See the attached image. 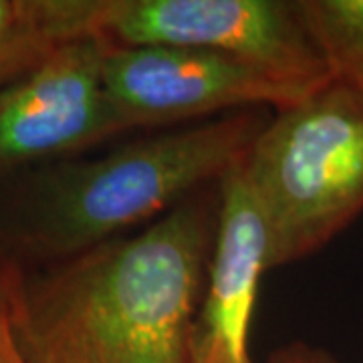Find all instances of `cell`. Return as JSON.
Wrapping results in <instances>:
<instances>
[{
    "label": "cell",
    "mask_w": 363,
    "mask_h": 363,
    "mask_svg": "<svg viewBox=\"0 0 363 363\" xmlns=\"http://www.w3.org/2000/svg\"><path fill=\"white\" fill-rule=\"evenodd\" d=\"M218 184L140 233L49 267L16 264L14 333L26 362L190 363L218 226Z\"/></svg>",
    "instance_id": "6da1fadb"
},
{
    "label": "cell",
    "mask_w": 363,
    "mask_h": 363,
    "mask_svg": "<svg viewBox=\"0 0 363 363\" xmlns=\"http://www.w3.org/2000/svg\"><path fill=\"white\" fill-rule=\"evenodd\" d=\"M271 117L269 109L236 111L157 131L104 156L16 174L0 198V252L23 269H40L157 220L218 184Z\"/></svg>",
    "instance_id": "7a4b0ae2"
},
{
    "label": "cell",
    "mask_w": 363,
    "mask_h": 363,
    "mask_svg": "<svg viewBox=\"0 0 363 363\" xmlns=\"http://www.w3.org/2000/svg\"><path fill=\"white\" fill-rule=\"evenodd\" d=\"M245 169L269 226V267L315 255L363 212V95L331 81L274 111Z\"/></svg>",
    "instance_id": "3957f363"
},
{
    "label": "cell",
    "mask_w": 363,
    "mask_h": 363,
    "mask_svg": "<svg viewBox=\"0 0 363 363\" xmlns=\"http://www.w3.org/2000/svg\"><path fill=\"white\" fill-rule=\"evenodd\" d=\"M87 35L113 47L222 52L313 91L331 83L295 0H87Z\"/></svg>",
    "instance_id": "277c9868"
},
{
    "label": "cell",
    "mask_w": 363,
    "mask_h": 363,
    "mask_svg": "<svg viewBox=\"0 0 363 363\" xmlns=\"http://www.w3.org/2000/svg\"><path fill=\"white\" fill-rule=\"evenodd\" d=\"M101 75L130 131L248 109L281 111L317 93L230 55L174 47L104 43Z\"/></svg>",
    "instance_id": "5b68a950"
},
{
    "label": "cell",
    "mask_w": 363,
    "mask_h": 363,
    "mask_svg": "<svg viewBox=\"0 0 363 363\" xmlns=\"http://www.w3.org/2000/svg\"><path fill=\"white\" fill-rule=\"evenodd\" d=\"M101 59V40H73L0 87V182L130 131L105 91Z\"/></svg>",
    "instance_id": "8992f818"
},
{
    "label": "cell",
    "mask_w": 363,
    "mask_h": 363,
    "mask_svg": "<svg viewBox=\"0 0 363 363\" xmlns=\"http://www.w3.org/2000/svg\"><path fill=\"white\" fill-rule=\"evenodd\" d=\"M220 212L204 295L196 311L190 363H252L250 321L269 267V226L245 169V157L222 176Z\"/></svg>",
    "instance_id": "52a82bcc"
},
{
    "label": "cell",
    "mask_w": 363,
    "mask_h": 363,
    "mask_svg": "<svg viewBox=\"0 0 363 363\" xmlns=\"http://www.w3.org/2000/svg\"><path fill=\"white\" fill-rule=\"evenodd\" d=\"M87 37V0H0V87Z\"/></svg>",
    "instance_id": "ba28073f"
},
{
    "label": "cell",
    "mask_w": 363,
    "mask_h": 363,
    "mask_svg": "<svg viewBox=\"0 0 363 363\" xmlns=\"http://www.w3.org/2000/svg\"><path fill=\"white\" fill-rule=\"evenodd\" d=\"M331 81L363 95V0H295Z\"/></svg>",
    "instance_id": "9c48e42d"
},
{
    "label": "cell",
    "mask_w": 363,
    "mask_h": 363,
    "mask_svg": "<svg viewBox=\"0 0 363 363\" xmlns=\"http://www.w3.org/2000/svg\"><path fill=\"white\" fill-rule=\"evenodd\" d=\"M14 271L16 264L0 252V363H28L14 333Z\"/></svg>",
    "instance_id": "30bf717a"
},
{
    "label": "cell",
    "mask_w": 363,
    "mask_h": 363,
    "mask_svg": "<svg viewBox=\"0 0 363 363\" xmlns=\"http://www.w3.org/2000/svg\"><path fill=\"white\" fill-rule=\"evenodd\" d=\"M267 363H341L337 357H333L329 351L321 347H313L303 341H293L289 345H283L274 350L269 355Z\"/></svg>",
    "instance_id": "8fae6325"
}]
</instances>
